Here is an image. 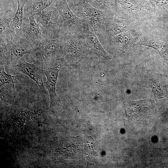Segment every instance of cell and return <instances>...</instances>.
Masks as SVG:
<instances>
[{"label":"cell","mask_w":168,"mask_h":168,"mask_svg":"<svg viewBox=\"0 0 168 168\" xmlns=\"http://www.w3.org/2000/svg\"><path fill=\"white\" fill-rule=\"evenodd\" d=\"M62 37L64 42L62 60L65 66L72 68L82 61H91L83 35L69 32L65 33Z\"/></svg>","instance_id":"1"},{"label":"cell","mask_w":168,"mask_h":168,"mask_svg":"<svg viewBox=\"0 0 168 168\" xmlns=\"http://www.w3.org/2000/svg\"><path fill=\"white\" fill-rule=\"evenodd\" d=\"M147 0H110L109 11L125 20L139 19L152 14L154 8Z\"/></svg>","instance_id":"2"},{"label":"cell","mask_w":168,"mask_h":168,"mask_svg":"<svg viewBox=\"0 0 168 168\" xmlns=\"http://www.w3.org/2000/svg\"><path fill=\"white\" fill-rule=\"evenodd\" d=\"M64 46L62 36L55 39L43 38L33 54L42 61L44 68L51 67L55 62L63 59Z\"/></svg>","instance_id":"3"},{"label":"cell","mask_w":168,"mask_h":168,"mask_svg":"<svg viewBox=\"0 0 168 168\" xmlns=\"http://www.w3.org/2000/svg\"><path fill=\"white\" fill-rule=\"evenodd\" d=\"M37 16L38 24L44 38L55 39L63 35L62 17L54 5L46 8Z\"/></svg>","instance_id":"4"},{"label":"cell","mask_w":168,"mask_h":168,"mask_svg":"<svg viewBox=\"0 0 168 168\" xmlns=\"http://www.w3.org/2000/svg\"><path fill=\"white\" fill-rule=\"evenodd\" d=\"M52 4L57 8L62 17L63 35L69 32L82 35L89 30L90 25L74 14L69 6L67 0H54Z\"/></svg>","instance_id":"5"},{"label":"cell","mask_w":168,"mask_h":168,"mask_svg":"<svg viewBox=\"0 0 168 168\" xmlns=\"http://www.w3.org/2000/svg\"><path fill=\"white\" fill-rule=\"evenodd\" d=\"M129 28L127 20L119 18L109 11L94 31L102 44L116 35L128 31Z\"/></svg>","instance_id":"6"},{"label":"cell","mask_w":168,"mask_h":168,"mask_svg":"<svg viewBox=\"0 0 168 168\" xmlns=\"http://www.w3.org/2000/svg\"><path fill=\"white\" fill-rule=\"evenodd\" d=\"M7 30L10 35V39L7 40L6 43L10 52V56L7 65L14 67L24 55L33 54L35 49L32 43L26 38L17 35L11 25Z\"/></svg>","instance_id":"7"},{"label":"cell","mask_w":168,"mask_h":168,"mask_svg":"<svg viewBox=\"0 0 168 168\" xmlns=\"http://www.w3.org/2000/svg\"><path fill=\"white\" fill-rule=\"evenodd\" d=\"M72 6L71 9L74 14L85 21L94 30L105 18L108 12L98 10L83 0H75Z\"/></svg>","instance_id":"8"},{"label":"cell","mask_w":168,"mask_h":168,"mask_svg":"<svg viewBox=\"0 0 168 168\" xmlns=\"http://www.w3.org/2000/svg\"><path fill=\"white\" fill-rule=\"evenodd\" d=\"M32 63H28L22 57L14 68L29 77L37 84L42 92L45 93L46 91L43 80L44 73L43 62L35 57Z\"/></svg>","instance_id":"9"},{"label":"cell","mask_w":168,"mask_h":168,"mask_svg":"<svg viewBox=\"0 0 168 168\" xmlns=\"http://www.w3.org/2000/svg\"><path fill=\"white\" fill-rule=\"evenodd\" d=\"M83 35L87 45L90 61L94 67L103 61L112 58L111 55L104 49L91 26L88 31Z\"/></svg>","instance_id":"10"},{"label":"cell","mask_w":168,"mask_h":168,"mask_svg":"<svg viewBox=\"0 0 168 168\" xmlns=\"http://www.w3.org/2000/svg\"><path fill=\"white\" fill-rule=\"evenodd\" d=\"M123 104L126 115L129 118L147 117L154 114L156 111L154 102L150 99L138 101L127 100Z\"/></svg>","instance_id":"11"},{"label":"cell","mask_w":168,"mask_h":168,"mask_svg":"<svg viewBox=\"0 0 168 168\" xmlns=\"http://www.w3.org/2000/svg\"><path fill=\"white\" fill-rule=\"evenodd\" d=\"M22 37L30 41L37 48L44 37L42 30L33 15H24L22 24Z\"/></svg>","instance_id":"12"},{"label":"cell","mask_w":168,"mask_h":168,"mask_svg":"<svg viewBox=\"0 0 168 168\" xmlns=\"http://www.w3.org/2000/svg\"><path fill=\"white\" fill-rule=\"evenodd\" d=\"M65 66L64 62L62 60L56 67L44 68V72L47 81L44 82L45 87L48 89L50 96V108H53L60 101L59 97L56 92V85L59 72L60 69Z\"/></svg>","instance_id":"13"},{"label":"cell","mask_w":168,"mask_h":168,"mask_svg":"<svg viewBox=\"0 0 168 168\" xmlns=\"http://www.w3.org/2000/svg\"><path fill=\"white\" fill-rule=\"evenodd\" d=\"M134 41L135 39L128 31L116 35L101 44L114 50L124 52L136 45Z\"/></svg>","instance_id":"14"},{"label":"cell","mask_w":168,"mask_h":168,"mask_svg":"<svg viewBox=\"0 0 168 168\" xmlns=\"http://www.w3.org/2000/svg\"><path fill=\"white\" fill-rule=\"evenodd\" d=\"M54 0H29L24 8L25 16L37 15L51 6Z\"/></svg>","instance_id":"15"},{"label":"cell","mask_w":168,"mask_h":168,"mask_svg":"<svg viewBox=\"0 0 168 168\" xmlns=\"http://www.w3.org/2000/svg\"><path fill=\"white\" fill-rule=\"evenodd\" d=\"M16 96L14 83L5 84L0 86L1 105L6 106L12 104Z\"/></svg>","instance_id":"16"},{"label":"cell","mask_w":168,"mask_h":168,"mask_svg":"<svg viewBox=\"0 0 168 168\" xmlns=\"http://www.w3.org/2000/svg\"><path fill=\"white\" fill-rule=\"evenodd\" d=\"M18 2L17 9L14 15L11 25L14 28L16 34L22 37V28L24 16V7L29 0H17Z\"/></svg>","instance_id":"17"},{"label":"cell","mask_w":168,"mask_h":168,"mask_svg":"<svg viewBox=\"0 0 168 168\" xmlns=\"http://www.w3.org/2000/svg\"><path fill=\"white\" fill-rule=\"evenodd\" d=\"M149 83L152 92L157 98L160 99L167 96L166 85L159 79L152 77L149 80Z\"/></svg>","instance_id":"18"},{"label":"cell","mask_w":168,"mask_h":168,"mask_svg":"<svg viewBox=\"0 0 168 168\" xmlns=\"http://www.w3.org/2000/svg\"><path fill=\"white\" fill-rule=\"evenodd\" d=\"M136 45H140L151 47L160 52L163 47L162 42L149 36L141 35L135 38Z\"/></svg>","instance_id":"19"},{"label":"cell","mask_w":168,"mask_h":168,"mask_svg":"<svg viewBox=\"0 0 168 168\" xmlns=\"http://www.w3.org/2000/svg\"><path fill=\"white\" fill-rule=\"evenodd\" d=\"M4 66H0V86L5 84L14 83V80L21 79V76H12L7 73L4 70Z\"/></svg>","instance_id":"20"},{"label":"cell","mask_w":168,"mask_h":168,"mask_svg":"<svg viewBox=\"0 0 168 168\" xmlns=\"http://www.w3.org/2000/svg\"><path fill=\"white\" fill-rule=\"evenodd\" d=\"M11 13L2 12L0 13V35L2 34L6 28H9L13 17Z\"/></svg>","instance_id":"21"},{"label":"cell","mask_w":168,"mask_h":168,"mask_svg":"<svg viewBox=\"0 0 168 168\" xmlns=\"http://www.w3.org/2000/svg\"><path fill=\"white\" fill-rule=\"evenodd\" d=\"M87 2L92 6L101 11H109L110 0H83Z\"/></svg>","instance_id":"22"},{"label":"cell","mask_w":168,"mask_h":168,"mask_svg":"<svg viewBox=\"0 0 168 168\" xmlns=\"http://www.w3.org/2000/svg\"><path fill=\"white\" fill-rule=\"evenodd\" d=\"M4 35H0V66H5L7 64L8 58L5 54L8 49L6 42L4 41Z\"/></svg>","instance_id":"23"},{"label":"cell","mask_w":168,"mask_h":168,"mask_svg":"<svg viewBox=\"0 0 168 168\" xmlns=\"http://www.w3.org/2000/svg\"><path fill=\"white\" fill-rule=\"evenodd\" d=\"M154 9L168 5V0H147Z\"/></svg>","instance_id":"24"}]
</instances>
